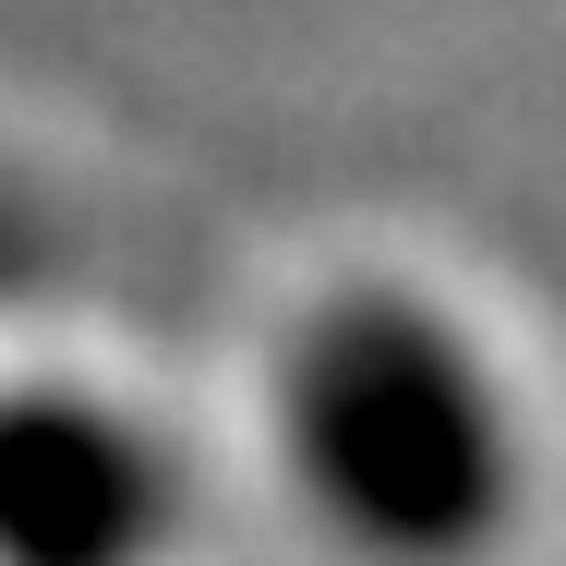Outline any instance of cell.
Here are the masks:
<instances>
[{
    "mask_svg": "<svg viewBox=\"0 0 566 566\" xmlns=\"http://www.w3.org/2000/svg\"><path fill=\"white\" fill-rule=\"evenodd\" d=\"M277 458L374 566H482L531 506V447L494 349L398 277L326 290L277 349Z\"/></svg>",
    "mask_w": 566,
    "mask_h": 566,
    "instance_id": "cell-1",
    "label": "cell"
},
{
    "mask_svg": "<svg viewBox=\"0 0 566 566\" xmlns=\"http://www.w3.org/2000/svg\"><path fill=\"white\" fill-rule=\"evenodd\" d=\"M85 290V229L61 218L36 181L0 169V314H49Z\"/></svg>",
    "mask_w": 566,
    "mask_h": 566,
    "instance_id": "cell-2",
    "label": "cell"
}]
</instances>
